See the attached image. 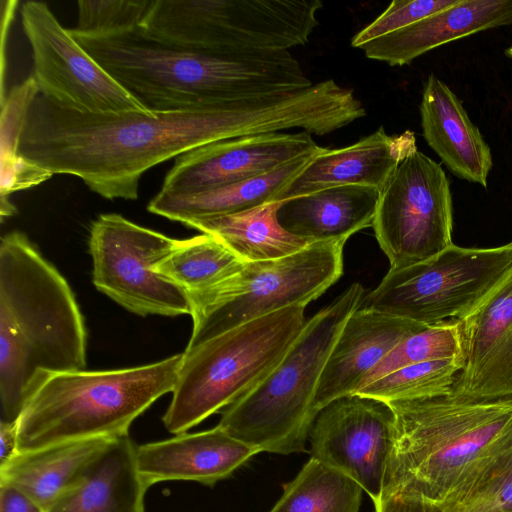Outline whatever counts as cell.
Here are the masks:
<instances>
[{"label":"cell","instance_id":"6da1fadb","mask_svg":"<svg viewBox=\"0 0 512 512\" xmlns=\"http://www.w3.org/2000/svg\"><path fill=\"white\" fill-rule=\"evenodd\" d=\"M304 117L292 92L157 114L81 113L39 93L19 152L106 199L137 200L141 176L160 163L215 141L301 128Z\"/></svg>","mask_w":512,"mask_h":512},{"label":"cell","instance_id":"7a4b0ae2","mask_svg":"<svg viewBox=\"0 0 512 512\" xmlns=\"http://www.w3.org/2000/svg\"><path fill=\"white\" fill-rule=\"evenodd\" d=\"M129 93L154 112L198 111L310 87L289 51L205 53L160 43L139 29L74 37Z\"/></svg>","mask_w":512,"mask_h":512},{"label":"cell","instance_id":"3957f363","mask_svg":"<svg viewBox=\"0 0 512 512\" xmlns=\"http://www.w3.org/2000/svg\"><path fill=\"white\" fill-rule=\"evenodd\" d=\"M84 320L66 279L28 237L12 231L0 243L1 420L16 422L41 373L83 370Z\"/></svg>","mask_w":512,"mask_h":512},{"label":"cell","instance_id":"277c9868","mask_svg":"<svg viewBox=\"0 0 512 512\" xmlns=\"http://www.w3.org/2000/svg\"><path fill=\"white\" fill-rule=\"evenodd\" d=\"M396 437L382 497L444 504L512 446V400L439 396L387 402Z\"/></svg>","mask_w":512,"mask_h":512},{"label":"cell","instance_id":"5b68a950","mask_svg":"<svg viewBox=\"0 0 512 512\" xmlns=\"http://www.w3.org/2000/svg\"><path fill=\"white\" fill-rule=\"evenodd\" d=\"M182 357L117 370L37 375L16 421L18 453L129 434L137 417L173 391Z\"/></svg>","mask_w":512,"mask_h":512},{"label":"cell","instance_id":"8992f818","mask_svg":"<svg viewBox=\"0 0 512 512\" xmlns=\"http://www.w3.org/2000/svg\"><path fill=\"white\" fill-rule=\"evenodd\" d=\"M364 289L351 284L306 320L276 367L222 412L218 427L257 453L303 452L317 412L314 398L330 353Z\"/></svg>","mask_w":512,"mask_h":512},{"label":"cell","instance_id":"52a82bcc","mask_svg":"<svg viewBox=\"0 0 512 512\" xmlns=\"http://www.w3.org/2000/svg\"><path fill=\"white\" fill-rule=\"evenodd\" d=\"M305 307L278 310L185 350L162 418L168 432H187L260 383L302 330Z\"/></svg>","mask_w":512,"mask_h":512},{"label":"cell","instance_id":"ba28073f","mask_svg":"<svg viewBox=\"0 0 512 512\" xmlns=\"http://www.w3.org/2000/svg\"><path fill=\"white\" fill-rule=\"evenodd\" d=\"M319 0H157L149 36L205 53L279 52L306 44Z\"/></svg>","mask_w":512,"mask_h":512},{"label":"cell","instance_id":"9c48e42d","mask_svg":"<svg viewBox=\"0 0 512 512\" xmlns=\"http://www.w3.org/2000/svg\"><path fill=\"white\" fill-rule=\"evenodd\" d=\"M346 240H326L279 259L244 262L218 284L189 295L193 328L186 350L239 325L319 298L343 274Z\"/></svg>","mask_w":512,"mask_h":512},{"label":"cell","instance_id":"30bf717a","mask_svg":"<svg viewBox=\"0 0 512 512\" xmlns=\"http://www.w3.org/2000/svg\"><path fill=\"white\" fill-rule=\"evenodd\" d=\"M512 271V242L494 248L451 244L436 256L389 270L361 307L420 324L461 320Z\"/></svg>","mask_w":512,"mask_h":512},{"label":"cell","instance_id":"8fae6325","mask_svg":"<svg viewBox=\"0 0 512 512\" xmlns=\"http://www.w3.org/2000/svg\"><path fill=\"white\" fill-rule=\"evenodd\" d=\"M176 239L140 226L120 214H101L90 227L89 250L95 287L140 315L191 313L186 292L155 271Z\"/></svg>","mask_w":512,"mask_h":512},{"label":"cell","instance_id":"7c38bea8","mask_svg":"<svg viewBox=\"0 0 512 512\" xmlns=\"http://www.w3.org/2000/svg\"><path fill=\"white\" fill-rule=\"evenodd\" d=\"M389 270L426 261L452 244V198L441 165L418 149L397 167L373 220Z\"/></svg>","mask_w":512,"mask_h":512},{"label":"cell","instance_id":"4fadbf2b","mask_svg":"<svg viewBox=\"0 0 512 512\" xmlns=\"http://www.w3.org/2000/svg\"><path fill=\"white\" fill-rule=\"evenodd\" d=\"M32 50L39 93L81 113L157 114L119 84L64 28L48 5L26 1L20 10Z\"/></svg>","mask_w":512,"mask_h":512},{"label":"cell","instance_id":"5bb4252c","mask_svg":"<svg viewBox=\"0 0 512 512\" xmlns=\"http://www.w3.org/2000/svg\"><path fill=\"white\" fill-rule=\"evenodd\" d=\"M395 437L389 403L346 395L317 414L309 435L310 458L351 478L376 502L384 491Z\"/></svg>","mask_w":512,"mask_h":512},{"label":"cell","instance_id":"9a60e30c","mask_svg":"<svg viewBox=\"0 0 512 512\" xmlns=\"http://www.w3.org/2000/svg\"><path fill=\"white\" fill-rule=\"evenodd\" d=\"M319 148L305 131L249 135L207 143L175 159L160 191L193 194L223 187L269 172Z\"/></svg>","mask_w":512,"mask_h":512},{"label":"cell","instance_id":"2e32d148","mask_svg":"<svg viewBox=\"0 0 512 512\" xmlns=\"http://www.w3.org/2000/svg\"><path fill=\"white\" fill-rule=\"evenodd\" d=\"M458 321L464 367L449 396L467 402L512 400V271Z\"/></svg>","mask_w":512,"mask_h":512},{"label":"cell","instance_id":"e0dca14e","mask_svg":"<svg viewBox=\"0 0 512 512\" xmlns=\"http://www.w3.org/2000/svg\"><path fill=\"white\" fill-rule=\"evenodd\" d=\"M417 149L412 131L389 135L383 127L339 149L323 148L307 168L291 181L276 201L344 185L386 187L399 164Z\"/></svg>","mask_w":512,"mask_h":512},{"label":"cell","instance_id":"ac0fdd59","mask_svg":"<svg viewBox=\"0 0 512 512\" xmlns=\"http://www.w3.org/2000/svg\"><path fill=\"white\" fill-rule=\"evenodd\" d=\"M426 326L358 308L345 323L323 369L314 398L317 413L333 400L355 394L368 373L410 334Z\"/></svg>","mask_w":512,"mask_h":512},{"label":"cell","instance_id":"d6986e66","mask_svg":"<svg viewBox=\"0 0 512 512\" xmlns=\"http://www.w3.org/2000/svg\"><path fill=\"white\" fill-rule=\"evenodd\" d=\"M257 451L216 426L136 446L138 472L150 487L164 481L213 486L230 477Z\"/></svg>","mask_w":512,"mask_h":512},{"label":"cell","instance_id":"ffe728a7","mask_svg":"<svg viewBox=\"0 0 512 512\" xmlns=\"http://www.w3.org/2000/svg\"><path fill=\"white\" fill-rule=\"evenodd\" d=\"M511 23L512 0H460L360 49L368 59L403 66L445 43Z\"/></svg>","mask_w":512,"mask_h":512},{"label":"cell","instance_id":"44dd1931","mask_svg":"<svg viewBox=\"0 0 512 512\" xmlns=\"http://www.w3.org/2000/svg\"><path fill=\"white\" fill-rule=\"evenodd\" d=\"M423 137L457 177L487 187L492 155L461 101L438 77L430 74L420 104Z\"/></svg>","mask_w":512,"mask_h":512},{"label":"cell","instance_id":"7402d4cb","mask_svg":"<svg viewBox=\"0 0 512 512\" xmlns=\"http://www.w3.org/2000/svg\"><path fill=\"white\" fill-rule=\"evenodd\" d=\"M379 197L372 187L335 186L282 201L277 218L286 231L309 242L347 241L372 227Z\"/></svg>","mask_w":512,"mask_h":512},{"label":"cell","instance_id":"603a6c76","mask_svg":"<svg viewBox=\"0 0 512 512\" xmlns=\"http://www.w3.org/2000/svg\"><path fill=\"white\" fill-rule=\"evenodd\" d=\"M129 434L113 439L82 479L46 512H145L149 488L136 466Z\"/></svg>","mask_w":512,"mask_h":512},{"label":"cell","instance_id":"cb8c5ba5","mask_svg":"<svg viewBox=\"0 0 512 512\" xmlns=\"http://www.w3.org/2000/svg\"><path fill=\"white\" fill-rule=\"evenodd\" d=\"M323 149L307 153L269 172L223 187L193 193L168 194L159 191L149 202V212L178 221L189 222L244 211L266 202L276 201L280 192Z\"/></svg>","mask_w":512,"mask_h":512},{"label":"cell","instance_id":"d4e9b609","mask_svg":"<svg viewBox=\"0 0 512 512\" xmlns=\"http://www.w3.org/2000/svg\"><path fill=\"white\" fill-rule=\"evenodd\" d=\"M113 439L71 441L18 453L9 463L0 467V482L15 486L46 512L82 479Z\"/></svg>","mask_w":512,"mask_h":512},{"label":"cell","instance_id":"484cf974","mask_svg":"<svg viewBox=\"0 0 512 512\" xmlns=\"http://www.w3.org/2000/svg\"><path fill=\"white\" fill-rule=\"evenodd\" d=\"M282 201H270L233 214L189 222L186 226L218 238L243 262L279 259L311 243L286 231L278 221Z\"/></svg>","mask_w":512,"mask_h":512},{"label":"cell","instance_id":"4316f807","mask_svg":"<svg viewBox=\"0 0 512 512\" xmlns=\"http://www.w3.org/2000/svg\"><path fill=\"white\" fill-rule=\"evenodd\" d=\"M218 238L202 233L176 240L155 271L180 286L187 296L202 292L237 272L243 265Z\"/></svg>","mask_w":512,"mask_h":512},{"label":"cell","instance_id":"83f0119b","mask_svg":"<svg viewBox=\"0 0 512 512\" xmlns=\"http://www.w3.org/2000/svg\"><path fill=\"white\" fill-rule=\"evenodd\" d=\"M362 492L351 478L310 458L270 512H359Z\"/></svg>","mask_w":512,"mask_h":512},{"label":"cell","instance_id":"f1b7e54d","mask_svg":"<svg viewBox=\"0 0 512 512\" xmlns=\"http://www.w3.org/2000/svg\"><path fill=\"white\" fill-rule=\"evenodd\" d=\"M463 367V356L420 362L391 372L355 394L385 402L447 396Z\"/></svg>","mask_w":512,"mask_h":512},{"label":"cell","instance_id":"f546056e","mask_svg":"<svg viewBox=\"0 0 512 512\" xmlns=\"http://www.w3.org/2000/svg\"><path fill=\"white\" fill-rule=\"evenodd\" d=\"M458 356H463L458 320L426 325L400 341L368 373L360 389L405 366Z\"/></svg>","mask_w":512,"mask_h":512},{"label":"cell","instance_id":"4dcf8cb0","mask_svg":"<svg viewBox=\"0 0 512 512\" xmlns=\"http://www.w3.org/2000/svg\"><path fill=\"white\" fill-rule=\"evenodd\" d=\"M441 506L445 512H512V446Z\"/></svg>","mask_w":512,"mask_h":512},{"label":"cell","instance_id":"1f68e13d","mask_svg":"<svg viewBox=\"0 0 512 512\" xmlns=\"http://www.w3.org/2000/svg\"><path fill=\"white\" fill-rule=\"evenodd\" d=\"M155 0L78 1L74 37L107 38L139 29Z\"/></svg>","mask_w":512,"mask_h":512},{"label":"cell","instance_id":"d6a6232c","mask_svg":"<svg viewBox=\"0 0 512 512\" xmlns=\"http://www.w3.org/2000/svg\"><path fill=\"white\" fill-rule=\"evenodd\" d=\"M39 94L32 75L13 86L1 102L0 117V165L18 159L22 135L29 110Z\"/></svg>","mask_w":512,"mask_h":512},{"label":"cell","instance_id":"836d02e7","mask_svg":"<svg viewBox=\"0 0 512 512\" xmlns=\"http://www.w3.org/2000/svg\"><path fill=\"white\" fill-rule=\"evenodd\" d=\"M460 0H394L370 24L351 39L354 48L406 28L436 12L457 4Z\"/></svg>","mask_w":512,"mask_h":512},{"label":"cell","instance_id":"e575fe53","mask_svg":"<svg viewBox=\"0 0 512 512\" xmlns=\"http://www.w3.org/2000/svg\"><path fill=\"white\" fill-rule=\"evenodd\" d=\"M0 206L7 207L12 203L10 194L28 189L47 181L53 173L37 163L20 156L15 161L0 165Z\"/></svg>","mask_w":512,"mask_h":512},{"label":"cell","instance_id":"d590c367","mask_svg":"<svg viewBox=\"0 0 512 512\" xmlns=\"http://www.w3.org/2000/svg\"><path fill=\"white\" fill-rule=\"evenodd\" d=\"M375 504V512H445L437 503L407 496L382 497Z\"/></svg>","mask_w":512,"mask_h":512},{"label":"cell","instance_id":"8d00e7d4","mask_svg":"<svg viewBox=\"0 0 512 512\" xmlns=\"http://www.w3.org/2000/svg\"><path fill=\"white\" fill-rule=\"evenodd\" d=\"M0 512H45L15 486L0 482Z\"/></svg>","mask_w":512,"mask_h":512},{"label":"cell","instance_id":"74e56055","mask_svg":"<svg viewBox=\"0 0 512 512\" xmlns=\"http://www.w3.org/2000/svg\"><path fill=\"white\" fill-rule=\"evenodd\" d=\"M18 454L17 423L0 422V467L9 463Z\"/></svg>","mask_w":512,"mask_h":512},{"label":"cell","instance_id":"f35d334b","mask_svg":"<svg viewBox=\"0 0 512 512\" xmlns=\"http://www.w3.org/2000/svg\"><path fill=\"white\" fill-rule=\"evenodd\" d=\"M2 27H1V102L5 98L4 89V72H5V42L9 27L15 15L18 1L2 0Z\"/></svg>","mask_w":512,"mask_h":512},{"label":"cell","instance_id":"ab89813d","mask_svg":"<svg viewBox=\"0 0 512 512\" xmlns=\"http://www.w3.org/2000/svg\"><path fill=\"white\" fill-rule=\"evenodd\" d=\"M506 54L512 58V46L507 49Z\"/></svg>","mask_w":512,"mask_h":512}]
</instances>
